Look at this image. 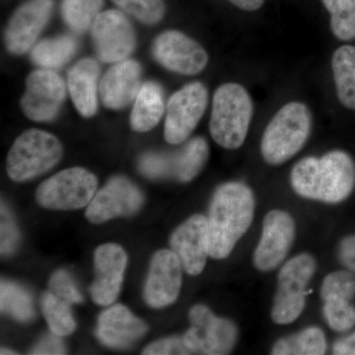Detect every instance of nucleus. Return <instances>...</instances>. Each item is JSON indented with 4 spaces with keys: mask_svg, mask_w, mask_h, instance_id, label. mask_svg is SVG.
Returning a JSON list of instances; mask_svg holds the SVG:
<instances>
[{
    "mask_svg": "<svg viewBox=\"0 0 355 355\" xmlns=\"http://www.w3.org/2000/svg\"><path fill=\"white\" fill-rule=\"evenodd\" d=\"M256 200L246 184L230 182L214 191L209 205V256L222 260L232 253L253 222Z\"/></svg>",
    "mask_w": 355,
    "mask_h": 355,
    "instance_id": "1",
    "label": "nucleus"
},
{
    "mask_svg": "<svg viewBox=\"0 0 355 355\" xmlns=\"http://www.w3.org/2000/svg\"><path fill=\"white\" fill-rule=\"evenodd\" d=\"M291 186L300 197L338 203L349 197L355 184V165L349 154L331 151L321 158L299 161L291 172Z\"/></svg>",
    "mask_w": 355,
    "mask_h": 355,
    "instance_id": "2",
    "label": "nucleus"
},
{
    "mask_svg": "<svg viewBox=\"0 0 355 355\" xmlns=\"http://www.w3.org/2000/svg\"><path fill=\"white\" fill-rule=\"evenodd\" d=\"M253 116V103L246 89L226 83L217 89L212 102L209 130L212 139L226 149L244 144Z\"/></svg>",
    "mask_w": 355,
    "mask_h": 355,
    "instance_id": "3",
    "label": "nucleus"
},
{
    "mask_svg": "<svg viewBox=\"0 0 355 355\" xmlns=\"http://www.w3.org/2000/svg\"><path fill=\"white\" fill-rule=\"evenodd\" d=\"M311 125L312 119L306 105L292 102L282 107L263 132L261 151L266 162L280 165L293 157L307 141Z\"/></svg>",
    "mask_w": 355,
    "mask_h": 355,
    "instance_id": "4",
    "label": "nucleus"
},
{
    "mask_svg": "<svg viewBox=\"0 0 355 355\" xmlns=\"http://www.w3.org/2000/svg\"><path fill=\"white\" fill-rule=\"evenodd\" d=\"M60 140L51 133L29 130L14 141L6 160V171L14 182H25L50 171L62 157Z\"/></svg>",
    "mask_w": 355,
    "mask_h": 355,
    "instance_id": "5",
    "label": "nucleus"
},
{
    "mask_svg": "<svg viewBox=\"0 0 355 355\" xmlns=\"http://www.w3.org/2000/svg\"><path fill=\"white\" fill-rule=\"evenodd\" d=\"M316 272V261L309 254H301L282 266L273 299L272 319L275 324H287L297 320L310 293L307 286Z\"/></svg>",
    "mask_w": 355,
    "mask_h": 355,
    "instance_id": "6",
    "label": "nucleus"
},
{
    "mask_svg": "<svg viewBox=\"0 0 355 355\" xmlns=\"http://www.w3.org/2000/svg\"><path fill=\"white\" fill-rule=\"evenodd\" d=\"M97 187V178L92 173L84 168H69L40 184L36 200L42 207L48 209H83L94 198Z\"/></svg>",
    "mask_w": 355,
    "mask_h": 355,
    "instance_id": "7",
    "label": "nucleus"
},
{
    "mask_svg": "<svg viewBox=\"0 0 355 355\" xmlns=\"http://www.w3.org/2000/svg\"><path fill=\"white\" fill-rule=\"evenodd\" d=\"M191 329L183 338L193 354H230L238 340L237 327L230 320L216 317L205 305H196L189 313Z\"/></svg>",
    "mask_w": 355,
    "mask_h": 355,
    "instance_id": "8",
    "label": "nucleus"
},
{
    "mask_svg": "<svg viewBox=\"0 0 355 355\" xmlns=\"http://www.w3.org/2000/svg\"><path fill=\"white\" fill-rule=\"evenodd\" d=\"M209 154V146L205 139L196 137L173 155L144 154L139 160V171L149 179L172 177L181 182H190L202 171Z\"/></svg>",
    "mask_w": 355,
    "mask_h": 355,
    "instance_id": "9",
    "label": "nucleus"
},
{
    "mask_svg": "<svg viewBox=\"0 0 355 355\" xmlns=\"http://www.w3.org/2000/svg\"><path fill=\"white\" fill-rule=\"evenodd\" d=\"M209 101L207 88L200 83L184 86L168 102L164 137L168 144H180L190 137Z\"/></svg>",
    "mask_w": 355,
    "mask_h": 355,
    "instance_id": "10",
    "label": "nucleus"
},
{
    "mask_svg": "<svg viewBox=\"0 0 355 355\" xmlns=\"http://www.w3.org/2000/svg\"><path fill=\"white\" fill-rule=\"evenodd\" d=\"M67 95L64 81L51 69L35 70L26 81L21 109L30 120L51 121L58 116Z\"/></svg>",
    "mask_w": 355,
    "mask_h": 355,
    "instance_id": "11",
    "label": "nucleus"
},
{
    "mask_svg": "<svg viewBox=\"0 0 355 355\" xmlns=\"http://www.w3.org/2000/svg\"><path fill=\"white\" fill-rule=\"evenodd\" d=\"M96 53L104 62H119L130 55L137 38L132 23L119 10L103 11L92 27Z\"/></svg>",
    "mask_w": 355,
    "mask_h": 355,
    "instance_id": "12",
    "label": "nucleus"
},
{
    "mask_svg": "<svg viewBox=\"0 0 355 355\" xmlns=\"http://www.w3.org/2000/svg\"><path fill=\"white\" fill-rule=\"evenodd\" d=\"M144 202L139 189L123 177H114L95 193L85 211L91 223L101 224L120 216L137 214Z\"/></svg>",
    "mask_w": 355,
    "mask_h": 355,
    "instance_id": "13",
    "label": "nucleus"
},
{
    "mask_svg": "<svg viewBox=\"0 0 355 355\" xmlns=\"http://www.w3.org/2000/svg\"><path fill=\"white\" fill-rule=\"evenodd\" d=\"M153 53L165 69L184 76L200 73L209 62L205 49L179 31H166L159 35L154 41Z\"/></svg>",
    "mask_w": 355,
    "mask_h": 355,
    "instance_id": "14",
    "label": "nucleus"
},
{
    "mask_svg": "<svg viewBox=\"0 0 355 355\" xmlns=\"http://www.w3.org/2000/svg\"><path fill=\"white\" fill-rule=\"evenodd\" d=\"M295 238V222L286 211L272 210L263 222V231L254 250V265L261 272H270L284 261Z\"/></svg>",
    "mask_w": 355,
    "mask_h": 355,
    "instance_id": "15",
    "label": "nucleus"
},
{
    "mask_svg": "<svg viewBox=\"0 0 355 355\" xmlns=\"http://www.w3.org/2000/svg\"><path fill=\"white\" fill-rule=\"evenodd\" d=\"M183 270L171 249L160 250L154 254L144 287L146 304L161 309L176 302L181 291Z\"/></svg>",
    "mask_w": 355,
    "mask_h": 355,
    "instance_id": "16",
    "label": "nucleus"
},
{
    "mask_svg": "<svg viewBox=\"0 0 355 355\" xmlns=\"http://www.w3.org/2000/svg\"><path fill=\"white\" fill-rule=\"evenodd\" d=\"M170 246L184 272L190 275L202 273L210 257L207 217L195 214L178 226L170 237Z\"/></svg>",
    "mask_w": 355,
    "mask_h": 355,
    "instance_id": "17",
    "label": "nucleus"
},
{
    "mask_svg": "<svg viewBox=\"0 0 355 355\" xmlns=\"http://www.w3.org/2000/svg\"><path fill=\"white\" fill-rule=\"evenodd\" d=\"M53 0H27L13 13L6 29V46L13 55L30 50L48 24Z\"/></svg>",
    "mask_w": 355,
    "mask_h": 355,
    "instance_id": "18",
    "label": "nucleus"
},
{
    "mask_svg": "<svg viewBox=\"0 0 355 355\" xmlns=\"http://www.w3.org/2000/svg\"><path fill=\"white\" fill-rule=\"evenodd\" d=\"M96 279L90 287L93 301L97 305L113 304L120 294L128 254L120 245L103 244L94 254Z\"/></svg>",
    "mask_w": 355,
    "mask_h": 355,
    "instance_id": "19",
    "label": "nucleus"
},
{
    "mask_svg": "<svg viewBox=\"0 0 355 355\" xmlns=\"http://www.w3.org/2000/svg\"><path fill=\"white\" fill-rule=\"evenodd\" d=\"M146 324L128 309L116 304L105 310L98 319V340L114 349H125L147 331Z\"/></svg>",
    "mask_w": 355,
    "mask_h": 355,
    "instance_id": "20",
    "label": "nucleus"
},
{
    "mask_svg": "<svg viewBox=\"0 0 355 355\" xmlns=\"http://www.w3.org/2000/svg\"><path fill=\"white\" fill-rule=\"evenodd\" d=\"M141 67L132 60L119 62L106 72L100 83V96L107 108H125L135 101L140 89Z\"/></svg>",
    "mask_w": 355,
    "mask_h": 355,
    "instance_id": "21",
    "label": "nucleus"
},
{
    "mask_svg": "<svg viewBox=\"0 0 355 355\" xmlns=\"http://www.w3.org/2000/svg\"><path fill=\"white\" fill-rule=\"evenodd\" d=\"M100 67L92 58H84L71 69L67 76V87L74 106L83 116L90 118L97 112L98 78Z\"/></svg>",
    "mask_w": 355,
    "mask_h": 355,
    "instance_id": "22",
    "label": "nucleus"
},
{
    "mask_svg": "<svg viewBox=\"0 0 355 355\" xmlns=\"http://www.w3.org/2000/svg\"><path fill=\"white\" fill-rule=\"evenodd\" d=\"M164 113L162 89L154 83H144L135 100L130 125L135 132H146L157 125Z\"/></svg>",
    "mask_w": 355,
    "mask_h": 355,
    "instance_id": "23",
    "label": "nucleus"
},
{
    "mask_svg": "<svg viewBox=\"0 0 355 355\" xmlns=\"http://www.w3.org/2000/svg\"><path fill=\"white\" fill-rule=\"evenodd\" d=\"M334 76L338 99L343 106L355 110V46H340L334 53Z\"/></svg>",
    "mask_w": 355,
    "mask_h": 355,
    "instance_id": "24",
    "label": "nucleus"
},
{
    "mask_svg": "<svg viewBox=\"0 0 355 355\" xmlns=\"http://www.w3.org/2000/svg\"><path fill=\"white\" fill-rule=\"evenodd\" d=\"M327 352L324 331L310 327L296 335L280 338L273 345V355H323Z\"/></svg>",
    "mask_w": 355,
    "mask_h": 355,
    "instance_id": "25",
    "label": "nucleus"
},
{
    "mask_svg": "<svg viewBox=\"0 0 355 355\" xmlns=\"http://www.w3.org/2000/svg\"><path fill=\"white\" fill-rule=\"evenodd\" d=\"M77 44L70 36H60L40 42L34 46L31 58L42 69H58L67 64L76 53Z\"/></svg>",
    "mask_w": 355,
    "mask_h": 355,
    "instance_id": "26",
    "label": "nucleus"
},
{
    "mask_svg": "<svg viewBox=\"0 0 355 355\" xmlns=\"http://www.w3.org/2000/svg\"><path fill=\"white\" fill-rule=\"evenodd\" d=\"M0 308L13 319L28 322L35 316L33 299L29 292L14 282L2 280L0 284Z\"/></svg>",
    "mask_w": 355,
    "mask_h": 355,
    "instance_id": "27",
    "label": "nucleus"
},
{
    "mask_svg": "<svg viewBox=\"0 0 355 355\" xmlns=\"http://www.w3.org/2000/svg\"><path fill=\"white\" fill-rule=\"evenodd\" d=\"M42 311L51 334L58 336L71 335L76 329L69 303L58 297L53 292L44 293L42 297Z\"/></svg>",
    "mask_w": 355,
    "mask_h": 355,
    "instance_id": "28",
    "label": "nucleus"
},
{
    "mask_svg": "<svg viewBox=\"0 0 355 355\" xmlns=\"http://www.w3.org/2000/svg\"><path fill=\"white\" fill-rule=\"evenodd\" d=\"M103 4L104 0H62V18L72 31L85 32L101 13Z\"/></svg>",
    "mask_w": 355,
    "mask_h": 355,
    "instance_id": "29",
    "label": "nucleus"
},
{
    "mask_svg": "<svg viewBox=\"0 0 355 355\" xmlns=\"http://www.w3.org/2000/svg\"><path fill=\"white\" fill-rule=\"evenodd\" d=\"M331 13L334 34L343 41L355 39V0H322Z\"/></svg>",
    "mask_w": 355,
    "mask_h": 355,
    "instance_id": "30",
    "label": "nucleus"
},
{
    "mask_svg": "<svg viewBox=\"0 0 355 355\" xmlns=\"http://www.w3.org/2000/svg\"><path fill=\"white\" fill-rule=\"evenodd\" d=\"M125 12L144 24L153 25L162 20L165 14L163 0H112Z\"/></svg>",
    "mask_w": 355,
    "mask_h": 355,
    "instance_id": "31",
    "label": "nucleus"
},
{
    "mask_svg": "<svg viewBox=\"0 0 355 355\" xmlns=\"http://www.w3.org/2000/svg\"><path fill=\"white\" fill-rule=\"evenodd\" d=\"M324 319L336 331H345L355 324V308L350 301L342 298H331L324 301Z\"/></svg>",
    "mask_w": 355,
    "mask_h": 355,
    "instance_id": "32",
    "label": "nucleus"
},
{
    "mask_svg": "<svg viewBox=\"0 0 355 355\" xmlns=\"http://www.w3.org/2000/svg\"><path fill=\"white\" fill-rule=\"evenodd\" d=\"M355 296V277L352 272L340 270L324 277L321 287L324 301L331 298H342L352 301Z\"/></svg>",
    "mask_w": 355,
    "mask_h": 355,
    "instance_id": "33",
    "label": "nucleus"
},
{
    "mask_svg": "<svg viewBox=\"0 0 355 355\" xmlns=\"http://www.w3.org/2000/svg\"><path fill=\"white\" fill-rule=\"evenodd\" d=\"M50 291L69 304H76L83 301V295L77 289L73 279L65 270H57L51 275Z\"/></svg>",
    "mask_w": 355,
    "mask_h": 355,
    "instance_id": "34",
    "label": "nucleus"
},
{
    "mask_svg": "<svg viewBox=\"0 0 355 355\" xmlns=\"http://www.w3.org/2000/svg\"><path fill=\"white\" fill-rule=\"evenodd\" d=\"M19 240V233L10 212L3 205H1V254L12 253Z\"/></svg>",
    "mask_w": 355,
    "mask_h": 355,
    "instance_id": "35",
    "label": "nucleus"
},
{
    "mask_svg": "<svg viewBox=\"0 0 355 355\" xmlns=\"http://www.w3.org/2000/svg\"><path fill=\"white\" fill-rule=\"evenodd\" d=\"M144 355L193 354L184 343V338H167L149 345L142 352Z\"/></svg>",
    "mask_w": 355,
    "mask_h": 355,
    "instance_id": "36",
    "label": "nucleus"
},
{
    "mask_svg": "<svg viewBox=\"0 0 355 355\" xmlns=\"http://www.w3.org/2000/svg\"><path fill=\"white\" fill-rule=\"evenodd\" d=\"M67 349L60 336L48 335L42 338L38 345L32 349L31 354H65Z\"/></svg>",
    "mask_w": 355,
    "mask_h": 355,
    "instance_id": "37",
    "label": "nucleus"
},
{
    "mask_svg": "<svg viewBox=\"0 0 355 355\" xmlns=\"http://www.w3.org/2000/svg\"><path fill=\"white\" fill-rule=\"evenodd\" d=\"M338 258L347 270L355 273V235L345 238L340 243Z\"/></svg>",
    "mask_w": 355,
    "mask_h": 355,
    "instance_id": "38",
    "label": "nucleus"
},
{
    "mask_svg": "<svg viewBox=\"0 0 355 355\" xmlns=\"http://www.w3.org/2000/svg\"><path fill=\"white\" fill-rule=\"evenodd\" d=\"M333 352L336 355H355V333L338 340L334 345Z\"/></svg>",
    "mask_w": 355,
    "mask_h": 355,
    "instance_id": "39",
    "label": "nucleus"
},
{
    "mask_svg": "<svg viewBox=\"0 0 355 355\" xmlns=\"http://www.w3.org/2000/svg\"><path fill=\"white\" fill-rule=\"evenodd\" d=\"M229 1L243 10L254 11L263 6L265 0H229Z\"/></svg>",
    "mask_w": 355,
    "mask_h": 355,
    "instance_id": "40",
    "label": "nucleus"
},
{
    "mask_svg": "<svg viewBox=\"0 0 355 355\" xmlns=\"http://www.w3.org/2000/svg\"><path fill=\"white\" fill-rule=\"evenodd\" d=\"M0 354H1V355L16 354V352H12V350L1 349V352H0Z\"/></svg>",
    "mask_w": 355,
    "mask_h": 355,
    "instance_id": "41",
    "label": "nucleus"
}]
</instances>
